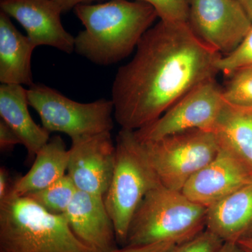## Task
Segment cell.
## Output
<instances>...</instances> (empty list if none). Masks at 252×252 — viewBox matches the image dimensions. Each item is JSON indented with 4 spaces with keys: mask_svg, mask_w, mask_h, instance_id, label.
<instances>
[{
    "mask_svg": "<svg viewBox=\"0 0 252 252\" xmlns=\"http://www.w3.org/2000/svg\"><path fill=\"white\" fill-rule=\"evenodd\" d=\"M12 186L10 184L9 172L5 167H1L0 168V200L9 195Z\"/></svg>",
    "mask_w": 252,
    "mask_h": 252,
    "instance_id": "26",
    "label": "cell"
},
{
    "mask_svg": "<svg viewBox=\"0 0 252 252\" xmlns=\"http://www.w3.org/2000/svg\"><path fill=\"white\" fill-rule=\"evenodd\" d=\"M225 102L223 89L216 80L205 81L189 91L157 120L134 131L135 137L140 142H147L190 129L214 132Z\"/></svg>",
    "mask_w": 252,
    "mask_h": 252,
    "instance_id": "8",
    "label": "cell"
},
{
    "mask_svg": "<svg viewBox=\"0 0 252 252\" xmlns=\"http://www.w3.org/2000/svg\"><path fill=\"white\" fill-rule=\"evenodd\" d=\"M28 103L39 114L42 127L50 133L63 132L72 141L111 132L114 127L112 99L81 103L42 84L28 89Z\"/></svg>",
    "mask_w": 252,
    "mask_h": 252,
    "instance_id": "7",
    "label": "cell"
},
{
    "mask_svg": "<svg viewBox=\"0 0 252 252\" xmlns=\"http://www.w3.org/2000/svg\"><path fill=\"white\" fill-rule=\"evenodd\" d=\"M252 66V26L240 45L229 54L222 56L217 63L220 72L230 76L241 68Z\"/></svg>",
    "mask_w": 252,
    "mask_h": 252,
    "instance_id": "21",
    "label": "cell"
},
{
    "mask_svg": "<svg viewBox=\"0 0 252 252\" xmlns=\"http://www.w3.org/2000/svg\"><path fill=\"white\" fill-rule=\"evenodd\" d=\"M1 11L16 19L34 46H48L66 53L74 51V40L63 27L62 7L54 0H1Z\"/></svg>",
    "mask_w": 252,
    "mask_h": 252,
    "instance_id": "11",
    "label": "cell"
},
{
    "mask_svg": "<svg viewBox=\"0 0 252 252\" xmlns=\"http://www.w3.org/2000/svg\"><path fill=\"white\" fill-rule=\"evenodd\" d=\"M153 6L160 21L188 22L187 0H140Z\"/></svg>",
    "mask_w": 252,
    "mask_h": 252,
    "instance_id": "22",
    "label": "cell"
},
{
    "mask_svg": "<svg viewBox=\"0 0 252 252\" xmlns=\"http://www.w3.org/2000/svg\"><path fill=\"white\" fill-rule=\"evenodd\" d=\"M28 106V89L18 84H1V119L16 132L29 157H35L49 142L50 132L34 122Z\"/></svg>",
    "mask_w": 252,
    "mask_h": 252,
    "instance_id": "15",
    "label": "cell"
},
{
    "mask_svg": "<svg viewBox=\"0 0 252 252\" xmlns=\"http://www.w3.org/2000/svg\"><path fill=\"white\" fill-rule=\"evenodd\" d=\"M78 238L97 252L117 250L114 223L103 195L78 190L63 214Z\"/></svg>",
    "mask_w": 252,
    "mask_h": 252,
    "instance_id": "13",
    "label": "cell"
},
{
    "mask_svg": "<svg viewBox=\"0 0 252 252\" xmlns=\"http://www.w3.org/2000/svg\"><path fill=\"white\" fill-rule=\"evenodd\" d=\"M0 252H97L83 243L63 215L26 196L0 200Z\"/></svg>",
    "mask_w": 252,
    "mask_h": 252,
    "instance_id": "3",
    "label": "cell"
},
{
    "mask_svg": "<svg viewBox=\"0 0 252 252\" xmlns=\"http://www.w3.org/2000/svg\"><path fill=\"white\" fill-rule=\"evenodd\" d=\"M36 46L16 29L10 17L0 11V81L31 86L32 55Z\"/></svg>",
    "mask_w": 252,
    "mask_h": 252,
    "instance_id": "16",
    "label": "cell"
},
{
    "mask_svg": "<svg viewBox=\"0 0 252 252\" xmlns=\"http://www.w3.org/2000/svg\"><path fill=\"white\" fill-rule=\"evenodd\" d=\"M34 158L29 171L15 181L10 193L25 196L46 188L67 175L69 151L61 136L50 139Z\"/></svg>",
    "mask_w": 252,
    "mask_h": 252,
    "instance_id": "17",
    "label": "cell"
},
{
    "mask_svg": "<svg viewBox=\"0 0 252 252\" xmlns=\"http://www.w3.org/2000/svg\"><path fill=\"white\" fill-rule=\"evenodd\" d=\"M62 7L63 11L74 9L77 5L90 4L92 1H102V0H54Z\"/></svg>",
    "mask_w": 252,
    "mask_h": 252,
    "instance_id": "27",
    "label": "cell"
},
{
    "mask_svg": "<svg viewBox=\"0 0 252 252\" xmlns=\"http://www.w3.org/2000/svg\"><path fill=\"white\" fill-rule=\"evenodd\" d=\"M74 9L85 27L75 37L74 51L104 66L132 54L158 17L153 6L140 0H109L77 5Z\"/></svg>",
    "mask_w": 252,
    "mask_h": 252,
    "instance_id": "2",
    "label": "cell"
},
{
    "mask_svg": "<svg viewBox=\"0 0 252 252\" xmlns=\"http://www.w3.org/2000/svg\"><path fill=\"white\" fill-rule=\"evenodd\" d=\"M218 252H246L238 243H223Z\"/></svg>",
    "mask_w": 252,
    "mask_h": 252,
    "instance_id": "28",
    "label": "cell"
},
{
    "mask_svg": "<svg viewBox=\"0 0 252 252\" xmlns=\"http://www.w3.org/2000/svg\"><path fill=\"white\" fill-rule=\"evenodd\" d=\"M252 22V0H238Z\"/></svg>",
    "mask_w": 252,
    "mask_h": 252,
    "instance_id": "29",
    "label": "cell"
},
{
    "mask_svg": "<svg viewBox=\"0 0 252 252\" xmlns=\"http://www.w3.org/2000/svg\"><path fill=\"white\" fill-rule=\"evenodd\" d=\"M207 212L206 207L191 201L182 191L158 184L136 210L124 246L185 243L206 229Z\"/></svg>",
    "mask_w": 252,
    "mask_h": 252,
    "instance_id": "4",
    "label": "cell"
},
{
    "mask_svg": "<svg viewBox=\"0 0 252 252\" xmlns=\"http://www.w3.org/2000/svg\"><path fill=\"white\" fill-rule=\"evenodd\" d=\"M140 143L159 183L180 191L220 150L214 132L196 128Z\"/></svg>",
    "mask_w": 252,
    "mask_h": 252,
    "instance_id": "6",
    "label": "cell"
},
{
    "mask_svg": "<svg viewBox=\"0 0 252 252\" xmlns=\"http://www.w3.org/2000/svg\"><path fill=\"white\" fill-rule=\"evenodd\" d=\"M206 229L224 243L252 238V182L207 208Z\"/></svg>",
    "mask_w": 252,
    "mask_h": 252,
    "instance_id": "14",
    "label": "cell"
},
{
    "mask_svg": "<svg viewBox=\"0 0 252 252\" xmlns=\"http://www.w3.org/2000/svg\"><path fill=\"white\" fill-rule=\"evenodd\" d=\"M177 245L172 242H160L142 246H124L113 252H171Z\"/></svg>",
    "mask_w": 252,
    "mask_h": 252,
    "instance_id": "24",
    "label": "cell"
},
{
    "mask_svg": "<svg viewBox=\"0 0 252 252\" xmlns=\"http://www.w3.org/2000/svg\"><path fill=\"white\" fill-rule=\"evenodd\" d=\"M230 77L231 79L223 90L225 102L240 107H252V66L239 69Z\"/></svg>",
    "mask_w": 252,
    "mask_h": 252,
    "instance_id": "20",
    "label": "cell"
},
{
    "mask_svg": "<svg viewBox=\"0 0 252 252\" xmlns=\"http://www.w3.org/2000/svg\"><path fill=\"white\" fill-rule=\"evenodd\" d=\"M77 189L67 175L46 187L25 195L54 215H63L72 203Z\"/></svg>",
    "mask_w": 252,
    "mask_h": 252,
    "instance_id": "19",
    "label": "cell"
},
{
    "mask_svg": "<svg viewBox=\"0 0 252 252\" xmlns=\"http://www.w3.org/2000/svg\"><path fill=\"white\" fill-rule=\"evenodd\" d=\"M187 3L192 31L222 56L234 51L252 28L251 19L238 0H187Z\"/></svg>",
    "mask_w": 252,
    "mask_h": 252,
    "instance_id": "9",
    "label": "cell"
},
{
    "mask_svg": "<svg viewBox=\"0 0 252 252\" xmlns=\"http://www.w3.org/2000/svg\"><path fill=\"white\" fill-rule=\"evenodd\" d=\"M224 242L205 229L196 237L177 245L171 252H218Z\"/></svg>",
    "mask_w": 252,
    "mask_h": 252,
    "instance_id": "23",
    "label": "cell"
},
{
    "mask_svg": "<svg viewBox=\"0 0 252 252\" xmlns=\"http://www.w3.org/2000/svg\"><path fill=\"white\" fill-rule=\"evenodd\" d=\"M115 165L104 201L118 244L125 245L131 220L142 199L158 185L134 131L121 128L116 141Z\"/></svg>",
    "mask_w": 252,
    "mask_h": 252,
    "instance_id": "5",
    "label": "cell"
},
{
    "mask_svg": "<svg viewBox=\"0 0 252 252\" xmlns=\"http://www.w3.org/2000/svg\"><path fill=\"white\" fill-rule=\"evenodd\" d=\"M214 133L220 149L236 158L252 174V107L225 102Z\"/></svg>",
    "mask_w": 252,
    "mask_h": 252,
    "instance_id": "18",
    "label": "cell"
},
{
    "mask_svg": "<svg viewBox=\"0 0 252 252\" xmlns=\"http://www.w3.org/2000/svg\"><path fill=\"white\" fill-rule=\"evenodd\" d=\"M19 144H21V142L16 132L1 119L0 121V149L1 152L11 150L15 146Z\"/></svg>",
    "mask_w": 252,
    "mask_h": 252,
    "instance_id": "25",
    "label": "cell"
},
{
    "mask_svg": "<svg viewBox=\"0 0 252 252\" xmlns=\"http://www.w3.org/2000/svg\"><path fill=\"white\" fill-rule=\"evenodd\" d=\"M246 252H252V238L242 240L238 243Z\"/></svg>",
    "mask_w": 252,
    "mask_h": 252,
    "instance_id": "30",
    "label": "cell"
},
{
    "mask_svg": "<svg viewBox=\"0 0 252 252\" xmlns=\"http://www.w3.org/2000/svg\"><path fill=\"white\" fill-rule=\"evenodd\" d=\"M67 175L78 190L104 195L112 181L116 145L111 132L72 141Z\"/></svg>",
    "mask_w": 252,
    "mask_h": 252,
    "instance_id": "10",
    "label": "cell"
},
{
    "mask_svg": "<svg viewBox=\"0 0 252 252\" xmlns=\"http://www.w3.org/2000/svg\"><path fill=\"white\" fill-rule=\"evenodd\" d=\"M221 56L194 34L188 22L159 21L116 74V122L132 131L154 122L194 88L215 79Z\"/></svg>",
    "mask_w": 252,
    "mask_h": 252,
    "instance_id": "1",
    "label": "cell"
},
{
    "mask_svg": "<svg viewBox=\"0 0 252 252\" xmlns=\"http://www.w3.org/2000/svg\"><path fill=\"white\" fill-rule=\"evenodd\" d=\"M252 182V174L236 158L220 149L216 157L194 174L182 193L194 203L211 207Z\"/></svg>",
    "mask_w": 252,
    "mask_h": 252,
    "instance_id": "12",
    "label": "cell"
}]
</instances>
